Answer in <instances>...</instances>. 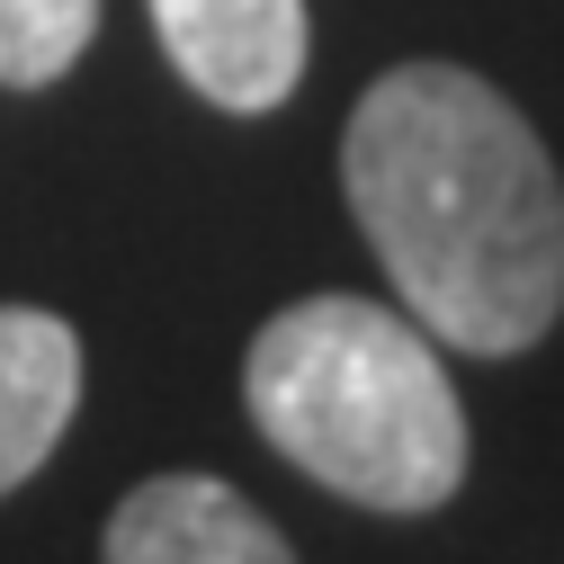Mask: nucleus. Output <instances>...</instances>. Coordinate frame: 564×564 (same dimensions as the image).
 I'll list each match as a JSON object with an SVG mask.
<instances>
[{
	"label": "nucleus",
	"mask_w": 564,
	"mask_h": 564,
	"mask_svg": "<svg viewBox=\"0 0 564 564\" xmlns=\"http://www.w3.org/2000/svg\"><path fill=\"white\" fill-rule=\"evenodd\" d=\"M340 188L403 314L466 349L511 359L564 314V180L538 126L457 63H394L349 108Z\"/></svg>",
	"instance_id": "nucleus-1"
},
{
	"label": "nucleus",
	"mask_w": 564,
	"mask_h": 564,
	"mask_svg": "<svg viewBox=\"0 0 564 564\" xmlns=\"http://www.w3.org/2000/svg\"><path fill=\"white\" fill-rule=\"evenodd\" d=\"M82 412V332L45 305H0V492H19Z\"/></svg>",
	"instance_id": "nucleus-5"
},
{
	"label": "nucleus",
	"mask_w": 564,
	"mask_h": 564,
	"mask_svg": "<svg viewBox=\"0 0 564 564\" xmlns=\"http://www.w3.org/2000/svg\"><path fill=\"white\" fill-rule=\"evenodd\" d=\"M242 403L296 475L359 511L421 520L466 484V403L431 332L377 296H305L269 314L242 359Z\"/></svg>",
	"instance_id": "nucleus-2"
},
{
	"label": "nucleus",
	"mask_w": 564,
	"mask_h": 564,
	"mask_svg": "<svg viewBox=\"0 0 564 564\" xmlns=\"http://www.w3.org/2000/svg\"><path fill=\"white\" fill-rule=\"evenodd\" d=\"M171 73L234 117L278 108L305 82V0H153Z\"/></svg>",
	"instance_id": "nucleus-3"
},
{
	"label": "nucleus",
	"mask_w": 564,
	"mask_h": 564,
	"mask_svg": "<svg viewBox=\"0 0 564 564\" xmlns=\"http://www.w3.org/2000/svg\"><path fill=\"white\" fill-rule=\"evenodd\" d=\"M99 36V0H0V90L63 82Z\"/></svg>",
	"instance_id": "nucleus-6"
},
{
	"label": "nucleus",
	"mask_w": 564,
	"mask_h": 564,
	"mask_svg": "<svg viewBox=\"0 0 564 564\" xmlns=\"http://www.w3.org/2000/svg\"><path fill=\"white\" fill-rule=\"evenodd\" d=\"M99 564H296V546L225 475H144L108 511Z\"/></svg>",
	"instance_id": "nucleus-4"
}]
</instances>
